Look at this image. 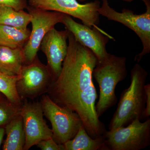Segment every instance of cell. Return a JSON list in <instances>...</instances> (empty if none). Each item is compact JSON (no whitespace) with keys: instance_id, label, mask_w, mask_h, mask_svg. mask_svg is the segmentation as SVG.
I'll use <instances>...</instances> for the list:
<instances>
[{"instance_id":"7a4b0ae2","label":"cell","mask_w":150,"mask_h":150,"mask_svg":"<svg viewBox=\"0 0 150 150\" xmlns=\"http://www.w3.org/2000/svg\"><path fill=\"white\" fill-rule=\"evenodd\" d=\"M148 76L139 63L134 65L131 71V84L121 93L109 124V130L128 126L136 119L142 120L146 107L144 86Z\"/></svg>"},{"instance_id":"ba28073f","label":"cell","mask_w":150,"mask_h":150,"mask_svg":"<svg viewBox=\"0 0 150 150\" xmlns=\"http://www.w3.org/2000/svg\"><path fill=\"white\" fill-rule=\"evenodd\" d=\"M26 9L31 16L32 28L27 43L23 48L25 64L34 61L43 38L57 23H62L64 15L59 12L43 10L30 6H28Z\"/></svg>"},{"instance_id":"ac0fdd59","label":"cell","mask_w":150,"mask_h":150,"mask_svg":"<svg viewBox=\"0 0 150 150\" xmlns=\"http://www.w3.org/2000/svg\"><path fill=\"white\" fill-rule=\"evenodd\" d=\"M18 76H11L0 72V93L10 102L21 105V98L18 95L16 87Z\"/></svg>"},{"instance_id":"52a82bcc","label":"cell","mask_w":150,"mask_h":150,"mask_svg":"<svg viewBox=\"0 0 150 150\" xmlns=\"http://www.w3.org/2000/svg\"><path fill=\"white\" fill-rule=\"evenodd\" d=\"M29 6L43 10L59 12L79 19L84 25L98 27L99 23L98 0L80 4L77 0H28Z\"/></svg>"},{"instance_id":"e0dca14e","label":"cell","mask_w":150,"mask_h":150,"mask_svg":"<svg viewBox=\"0 0 150 150\" xmlns=\"http://www.w3.org/2000/svg\"><path fill=\"white\" fill-rule=\"evenodd\" d=\"M31 20V16L24 10L18 11L11 7L0 6V25L26 29Z\"/></svg>"},{"instance_id":"277c9868","label":"cell","mask_w":150,"mask_h":150,"mask_svg":"<svg viewBox=\"0 0 150 150\" xmlns=\"http://www.w3.org/2000/svg\"><path fill=\"white\" fill-rule=\"evenodd\" d=\"M146 7L144 13L137 14L129 9L124 8L122 12L116 11L109 6L108 0H102V5L98 10L100 15L109 20L122 23L133 31L139 38L143 49L134 58V61L139 63L150 52V1H143Z\"/></svg>"},{"instance_id":"603a6c76","label":"cell","mask_w":150,"mask_h":150,"mask_svg":"<svg viewBox=\"0 0 150 150\" xmlns=\"http://www.w3.org/2000/svg\"><path fill=\"white\" fill-rule=\"evenodd\" d=\"M5 133V129L3 127H0V147L2 143Z\"/></svg>"},{"instance_id":"8992f818","label":"cell","mask_w":150,"mask_h":150,"mask_svg":"<svg viewBox=\"0 0 150 150\" xmlns=\"http://www.w3.org/2000/svg\"><path fill=\"white\" fill-rule=\"evenodd\" d=\"M109 150H140L150 145V119L144 122L136 119L128 126L105 132Z\"/></svg>"},{"instance_id":"6da1fadb","label":"cell","mask_w":150,"mask_h":150,"mask_svg":"<svg viewBox=\"0 0 150 150\" xmlns=\"http://www.w3.org/2000/svg\"><path fill=\"white\" fill-rule=\"evenodd\" d=\"M68 40L62 71L48 87L49 93L57 104L76 112L87 132L91 133L102 125L96 110L97 94L93 81V71L97 59L70 32Z\"/></svg>"},{"instance_id":"cb8c5ba5","label":"cell","mask_w":150,"mask_h":150,"mask_svg":"<svg viewBox=\"0 0 150 150\" xmlns=\"http://www.w3.org/2000/svg\"><path fill=\"white\" fill-rule=\"evenodd\" d=\"M78 1H79L83 2L85 1L86 0H78ZM122 1H124L127 2H131L134 1V0H122ZM142 1H144V0H142Z\"/></svg>"},{"instance_id":"3957f363","label":"cell","mask_w":150,"mask_h":150,"mask_svg":"<svg viewBox=\"0 0 150 150\" xmlns=\"http://www.w3.org/2000/svg\"><path fill=\"white\" fill-rule=\"evenodd\" d=\"M126 58L109 54L107 58L97 63L93 76L99 85V100L96 105L97 114L100 117L117 101L115 88L127 75Z\"/></svg>"},{"instance_id":"5b68a950","label":"cell","mask_w":150,"mask_h":150,"mask_svg":"<svg viewBox=\"0 0 150 150\" xmlns=\"http://www.w3.org/2000/svg\"><path fill=\"white\" fill-rule=\"evenodd\" d=\"M43 114L52 125L53 138L63 144L75 137L82 121L76 112L56 103L48 95L42 96L41 102Z\"/></svg>"},{"instance_id":"ffe728a7","label":"cell","mask_w":150,"mask_h":150,"mask_svg":"<svg viewBox=\"0 0 150 150\" xmlns=\"http://www.w3.org/2000/svg\"><path fill=\"white\" fill-rule=\"evenodd\" d=\"M36 145L42 150H64L63 144H57L53 137L42 140Z\"/></svg>"},{"instance_id":"7402d4cb","label":"cell","mask_w":150,"mask_h":150,"mask_svg":"<svg viewBox=\"0 0 150 150\" xmlns=\"http://www.w3.org/2000/svg\"><path fill=\"white\" fill-rule=\"evenodd\" d=\"M144 89L146 96V107L142 119L146 120L149 118L150 116V84H145Z\"/></svg>"},{"instance_id":"9c48e42d","label":"cell","mask_w":150,"mask_h":150,"mask_svg":"<svg viewBox=\"0 0 150 150\" xmlns=\"http://www.w3.org/2000/svg\"><path fill=\"white\" fill-rule=\"evenodd\" d=\"M53 81L48 67L37 56L32 63L22 67L16 81L17 91L21 98H34L45 91Z\"/></svg>"},{"instance_id":"d6986e66","label":"cell","mask_w":150,"mask_h":150,"mask_svg":"<svg viewBox=\"0 0 150 150\" xmlns=\"http://www.w3.org/2000/svg\"><path fill=\"white\" fill-rule=\"evenodd\" d=\"M21 105H17L4 99L0 100V126H5L19 115Z\"/></svg>"},{"instance_id":"2e32d148","label":"cell","mask_w":150,"mask_h":150,"mask_svg":"<svg viewBox=\"0 0 150 150\" xmlns=\"http://www.w3.org/2000/svg\"><path fill=\"white\" fill-rule=\"evenodd\" d=\"M29 28L21 29L0 25V46L23 48L30 35Z\"/></svg>"},{"instance_id":"7c38bea8","label":"cell","mask_w":150,"mask_h":150,"mask_svg":"<svg viewBox=\"0 0 150 150\" xmlns=\"http://www.w3.org/2000/svg\"><path fill=\"white\" fill-rule=\"evenodd\" d=\"M69 33L67 29L58 30L54 28L46 33L40 43V49L46 55L47 67L53 81L59 77L62 71L63 62L67 56V40Z\"/></svg>"},{"instance_id":"4fadbf2b","label":"cell","mask_w":150,"mask_h":150,"mask_svg":"<svg viewBox=\"0 0 150 150\" xmlns=\"http://www.w3.org/2000/svg\"><path fill=\"white\" fill-rule=\"evenodd\" d=\"M25 64L23 48L0 46V72L11 76H18Z\"/></svg>"},{"instance_id":"d4e9b609","label":"cell","mask_w":150,"mask_h":150,"mask_svg":"<svg viewBox=\"0 0 150 150\" xmlns=\"http://www.w3.org/2000/svg\"><path fill=\"white\" fill-rule=\"evenodd\" d=\"M2 95H3L1 93H0V100H2L4 99Z\"/></svg>"},{"instance_id":"8fae6325","label":"cell","mask_w":150,"mask_h":150,"mask_svg":"<svg viewBox=\"0 0 150 150\" xmlns=\"http://www.w3.org/2000/svg\"><path fill=\"white\" fill-rule=\"evenodd\" d=\"M61 23L74 35L76 40L93 51L98 62H101L107 58L109 53L106 46L110 38L102 33L98 27L91 28L78 23L70 16L65 14Z\"/></svg>"},{"instance_id":"5bb4252c","label":"cell","mask_w":150,"mask_h":150,"mask_svg":"<svg viewBox=\"0 0 150 150\" xmlns=\"http://www.w3.org/2000/svg\"><path fill=\"white\" fill-rule=\"evenodd\" d=\"M64 150H109L103 136L92 138L87 133L83 124L72 139L63 144Z\"/></svg>"},{"instance_id":"30bf717a","label":"cell","mask_w":150,"mask_h":150,"mask_svg":"<svg viewBox=\"0 0 150 150\" xmlns=\"http://www.w3.org/2000/svg\"><path fill=\"white\" fill-rule=\"evenodd\" d=\"M19 115L22 117L25 136L23 150H28L40 141L53 137L52 130L43 119L41 103L25 102L21 107Z\"/></svg>"},{"instance_id":"44dd1931","label":"cell","mask_w":150,"mask_h":150,"mask_svg":"<svg viewBox=\"0 0 150 150\" xmlns=\"http://www.w3.org/2000/svg\"><path fill=\"white\" fill-rule=\"evenodd\" d=\"M0 6L11 7L16 10H24L27 8V0H0Z\"/></svg>"},{"instance_id":"9a60e30c","label":"cell","mask_w":150,"mask_h":150,"mask_svg":"<svg viewBox=\"0 0 150 150\" xmlns=\"http://www.w3.org/2000/svg\"><path fill=\"white\" fill-rule=\"evenodd\" d=\"M5 129L6 138L3 146V150H23L25 136L21 115H18L6 124Z\"/></svg>"}]
</instances>
